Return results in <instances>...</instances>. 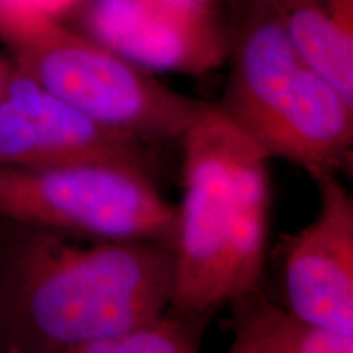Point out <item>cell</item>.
I'll use <instances>...</instances> for the list:
<instances>
[{
	"instance_id": "11",
	"label": "cell",
	"mask_w": 353,
	"mask_h": 353,
	"mask_svg": "<svg viewBox=\"0 0 353 353\" xmlns=\"http://www.w3.org/2000/svg\"><path fill=\"white\" fill-rule=\"evenodd\" d=\"M82 0H0V41L8 48L44 25L64 21Z\"/></svg>"
},
{
	"instance_id": "5",
	"label": "cell",
	"mask_w": 353,
	"mask_h": 353,
	"mask_svg": "<svg viewBox=\"0 0 353 353\" xmlns=\"http://www.w3.org/2000/svg\"><path fill=\"white\" fill-rule=\"evenodd\" d=\"M0 221L88 241L172 245L175 206L159 192L154 175L134 165L0 167Z\"/></svg>"
},
{
	"instance_id": "16",
	"label": "cell",
	"mask_w": 353,
	"mask_h": 353,
	"mask_svg": "<svg viewBox=\"0 0 353 353\" xmlns=\"http://www.w3.org/2000/svg\"><path fill=\"white\" fill-rule=\"evenodd\" d=\"M0 353H17V352L10 350V348H0Z\"/></svg>"
},
{
	"instance_id": "8",
	"label": "cell",
	"mask_w": 353,
	"mask_h": 353,
	"mask_svg": "<svg viewBox=\"0 0 353 353\" xmlns=\"http://www.w3.org/2000/svg\"><path fill=\"white\" fill-rule=\"evenodd\" d=\"M312 180L319 205L286 244L281 309L304 324L353 335V198L339 174Z\"/></svg>"
},
{
	"instance_id": "7",
	"label": "cell",
	"mask_w": 353,
	"mask_h": 353,
	"mask_svg": "<svg viewBox=\"0 0 353 353\" xmlns=\"http://www.w3.org/2000/svg\"><path fill=\"white\" fill-rule=\"evenodd\" d=\"M69 17L83 37L148 72L203 76L228 63L231 30L214 10L169 0H82Z\"/></svg>"
},
{
	"instance_id": "1",
	"label": "cell",
	"mask_w": 353,
	"mask_h": 353,
	"mask_svg": "<svg viewBox=\"0 0 353 353\" xmlns=\"http://www.w3.org/2000/svg\"><path fill=\"white\" fill-rule=\"evenodd\" d=\"M70 239L0 221V348L68 353L170 307V244Z\"/></svg>"
},
{
	"instance_id": "12",
	"label": "cell",
	"mask_w": 353,
	"mask_h": 353,
	"mask_svg": "<svg viewBox=\"0 0 353 353\" xmlns=\"http://www.w3.org/2000/svg\"><path fill=\"white\" fill-rule=\"evenodd\" d=\"M272 353H353V335L304 324L275 306Z\"/></svg>"
},
{
	"instance_id": "13",
	"label": "cell",
	"mask_w": 353,
	"mask_h": 353,
	"mask_svg": "<svg viewBox=\"0 0 353 353\" xmlns=\"http://www.w3.org/2000/svg\"><path fill=\"white\" fill-rule=\"evenodd\" d=\"M255 294L236 303L234 337L226 353H272L275 304Z\"/></svg>"
},
{
	"instance_id": "3",
	"label": "cell",
	"mask_w": 353,
	"mask_h": 353,
	"mask_svg": "<svg viewBox=\"0 0 353 353\" xmlns=\"http://www.w3.org/2000/svg\"><path fill=\"white\" fill-rule=\"evenodd\" d=\"M241 13L216 107L270 161L285 159L311 179L347 169L353 103L304 59L267 0H247Z\"/></svg>"
},
{
	"instance_id": "15",
	"label": "cell",
	"mask_w": 353,
	"mask_h": 353,
	"mask_svg": "<svg viewBox=\"0 0 353 353\" xmlns=\"http://www.w3.org/2000/svg\"><path fill=\"white\" fill-rule=\"evenodd\" d=\"M12 68H13L12 57L8 54L7 56H0V94H2L3 87H6L8 77H10Z\"/></svg>"
},
{
	"instance_id": "10",
	"label": "cell",
	"mask_w": 353,
	"mask_h": 353,
	"mask_svg": "<svg viewBox=\"0 0 353 353\" xmlns=\"http://www.w3.org/2000/svg\"><path fill=\"white\" fill-rule=\"evenodd\" d=\"M205 316L169 307L157 319L128 332L85 343L68 353H201Z\"/></svg>"
},
{
	"instance_id": "4",
	"label": "cell",
	"mask_w": 353,
	"mask_h": 353,
	"mask_svg": "<svg viewBox=\"0 0 353 353\" xmlns=\"http://www.w3.org/2000/svg\"><path fill=\"white\" fill-rule=\"evenodd\" d=\"M13 64L88 118L143 143L180 141L206 108L64 21L7 48Z\"/></svg>"
},
{
	"instance_id": "6",
	"label": "cell",
	"mask_w": 353,
	"mask_h": 353,
	"mask_svg": "<svg viewBox=\"0 0 353 353\" xmlns=\"http://www.w3.org/2000/svg\"><path fill=\"white\" fill-rule=\"evenodd\" d=\"M154 148L94 121L13 64L0 94V167L114 162L154 175Z\"/></svg>"
},
{
	"instance_id": "2",
	"label": "cell",
	"mask_w": 353,
	"mask_h": 353,
	"mask_svg": "<svg viewBox=\"0 0 353 353\" xmlns=\"http://www.w3.org/2000/svg\"><path fill=\"white\" fill-rule=\"evenodd\" d=\"M183 195L170 307L210 317L257 293L270 234V159L210 103L180 139Z\"/></svg>"
},
{
	"instance_id": "9",
	"label": "cell",
	"mask_w": 353,
	"mask_h": 353,
	"mask_svg": "<svg viewBox=\"0 0 353 353\" xmlns=\"http://www.w3.org/2000/svg\"><path fill=\"white\" fill-rule=\"evenodd\" d=\"M301 56L353 103V0H267Z\"/></svg>"
},
{
	"instance_id": "14",
	"label": "cell",
	"mask_w": 353,
	"mask_h": 353,
	"mask_svg": "<svg viewBox=\"0 0 353 353\" xmlns=\"http://www.w3.org/2000/svg\"><path fill=\"white\" fill-rule=\"evenodd\" d=\"M169 2L188 8H198V10H214L216 0H169Z\"/></svg>"
}]
</instances>
